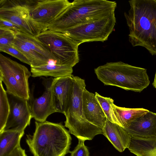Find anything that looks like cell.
I'll use <instances>...</instances> for the list:
<instances>
[{
    "instance_id": "6da1fadb",
    "label": "cell",
    "mask_w": 156,
    "mask_h": 156,
    "mask_svg": "<svg viewBox=\"0 0 156 156\" xmlns=\"http://www.w3.org/2000/svg\"><path fill=\"white\" fill-rule=\"evenodd\" d=\"M124 13L129 30V41L133 47L145 48L156 55V0H131Z\"/></svg>"
},
{
    "instance_id": "7a4b0ae2",
    "label": "cell",
    "mask_w": 156,
    "mask_h": 156,
    "mask_svg": "<svg viewBox=\"0 0 156 156\" xmlns=\"http://www.w3.org/2000/svg\"><path fill=\"white\" fill-rule=\"evenodd\" d=\"M35 125L34 133L26 139L34 156H65L69 153L72 138L62 123L35 121Z\"/></svg>"
},
{
    "instance_id": "3957f363",
    "label": "cell",
    "mask_w": 156,
    "mask_h": 156,
    "mask_svg": "<svg viewBox=\"0 0 156 156\" xmlns=\"http://www.w3.org/2000/svg\"><path fill=\"white\" fill-rule=\"evenodd\" d=\"M116 2L106 0H74L47 27L63 33L80 24L115 13Z\"/></svg>"
},
{
    "instance_id": "277c9868",
    "label": "cell",
    "mask_w": 156,
    "mask_h": 156,
    "mask_svg": "<svg viewBox=\"0 0 156 156\" xmlns=\"http://www.w3.org/2000/svg\"><path fill=\"white\" fill-rule=\"evenodd\" d=\"M98 79L105 85L140 92L149 85L147 69L121 61L107 62L94 69Z\"/></svg>"
},
{
    "instance_id": "5b68a950",
    "label": "cell",
    "mask_w": 156,
    "mask_h": 156,
    "mask_svg": "<svg viewBox=\"0 0 156 156\" xmlns=\"http://www.w3.org/2000/svg\"><path fill=\"white\" fill-rule=\"evenodd\" d=\"M72 78L71 94L64 113L66 118L65 126L78 139L91 140L98 135L103 134V129L89 122L84 115L82 95L86 88L85 80L73 75Z\"/></svg>"
},
{
    "instance_id": "8992f818",
    "label": "cell",
    "mask_w": 156,
    "mask_h": 156,
    "mask_svg": "<svg viewBox=\"0 0 156 156\" xmlns=\"http://www.w3.org/2000/svg\"><path fill=\"white\" fill-rule=\"evenodd\" d=\"M31 73L27 68L0 54V80L5 85L9 94L29 100L28 79Z\"/></svg>"
},
{
    "instance_id": "52a82bcc",
    "label": "cell",
    "mask_w": 156,
    "mask_h": 156,
    "mask_svg": "<svg viewBox=\"0 0 156 156\" xmlns=\"http://www.w3.org/2000/svg\"><path fill=\"white\" fill-rule=\"evenodd\" d=\"M36 36L55 58L56 64L73 68L79 62V45L63 33L46 30Z\"/></svg>"
},
{
    "instance_id": "ba28073f",
    "label": "cell",
    "mask_w": 156,
    "mask_h": 156,
    "mask_svg": "<svg viewBox=\"0 0 156 156\" xmlns=\"http://www.w3.org/2000/svg\"><path fill=\"white\" fill-rule=\"evenodd\" d=\"M116 23L115 13L72 28L63 33L79 45L83 43L108 39Z\"/></svg>"
},
{
    "instance_id": "9c48e42d",
    "label": "cell",
    "mask_w": 156,
    "mask_h": 156,
    "mask_svg": "<svg viewBox=\"0 0 156 156\" xmlns=\"http://www.w3.org/2000/svg\"><path fill=\"white\" fill-rule=\"evenodd\" d=\"M0 18L12 22L27 34L37 36L47 30L33 20L24 0H1Z\"/></svg>"
},
{
    "instance_id": "30bf717a",
    "label": "cell",
    "mask_w": 156,
    "mask_h": 156,
    "mask_svg": "<svg viewBox=\"0 0 156 156\" xmlns=\"http://www.w3.org/2000/svg\"><path fill=\"white\" fill-rule=\"evenodd\" d=\"M30 15L37 23L47 26L70 5L67 0H24Z\"/></svg>"
},
{
    "instance_id": "8fae6325",
    "label": "cell",
    "mask_w": 156,
    "mask_h": 156,
    "mask_svg": "<svg viewBox=\"0 0 156 156\" xmlns=\"http://www.w3.org/2000/svg\"><path fill=\"white\" fill-rule=\"evenodd\" d=\"M11 95L10 112L3 131H24L32 118L30 105L28 100Z\"/></svg>"
},
{
    "instance_id": "7c38bea8",
    "label": "cell",
    "mask_w": 156,
    "mask_h": 156,
    "mask_svg": "<svg viewBox=\"0 0 156 156\" xmlns=\"http://www.w3.org/2000/svg\"><path fill=\"white\" fill-rule=\"evenodd\" d=\"M72 76L55 78L51 81L52 99L56 112L64 113L71 91Z\"/></svg>"
},
{
    "instance_id": "4fadbf2b",
    "label": "cell",
    "mask_w": 156,
    "mask_h": 156,
    "mask_svg": "<svg viewBox=\"0 0 156 156\" xmlns=\"http://www.w3.org/2000/svg\"><path fill=\"white\" fill-rule=\"evenodd\" d=\"M124 129L131 136L156 138V113L149 111L131 121Z\"/></svg>"
},
{
    "instance_id": "5bb4252c",
    "label": "cell",
    "mask_w": 156,
    "mask_h": 156,
    "mask_svg": "<svg viewBox=\"0 0 156 156\" xmlns=\"http://www.w3.org/2000/svg\"><path fill=\"white\" fill-rule=\"evenodd\" d=\"M83 109L86 119L90 123L103 129L106 118L95 95L85 88L82 95Z\"/></svg>"
},
{
    "instance_id": "9a60e30c",
    "label": "cell",
    "mask_w": 156,
    "mask_h": 156,
    "mask_svg": "<svg viewBox=\"0 0 156 156\" xmlns=\"http://www.w3.org/2000/svg\"><path fill=\"white\" fill-rule=\"evenodd\" d=\"M42 95L35 98L30 105L32 118L43 122L51 114L56 112L54 106L51 94V82L46 84Z\"/></svg>"
},
{
    "instance_id": "2e32d148",
    "label": "cell",
    "mask_w": 156,
    "mask_h": 156,
    "mask_svg": "<svg viewBox=\"0 0 156 156\" xmlns=\"http://www.w3.org/2000/svg\"><path fill=\"white\" fill-rule=\"evenodd\" d=\"M103 135L120 152L128 148L131 136L124 128L106 119L103 129Z\"/></svg>"
},
{
    "instance_id": "e0dca14e",
    "label": "cell",
    "mask_w": 156,
    "mask_h": 156,
    "mask_svg": "<svg viewBox=\"0 0 156 156\" xmlns=\"http://www.w3.org/2000/svg\"><path fill=\"white\" fill-rule=\"evenodd\" d=\"M31 76L34 77L41 76L58 78L73 76V68L48 63L37 67H31Z\"/></svg>"
},
{
    "instance_id": "ac0fdd59",
    "label": "cell",
    "mask_w": 156,
    "mask_h": 156,
    "mask_svg": "<svg viewBox=\"0 0 156 156\" xmlns=\"http://www.w3.org/2000/svg\"><path fill=\"white\" fill-rule=\"evenodd\" d=\"M129 150L137 156H156V138L131 136Z\"/></svg>"
},
{
    "instance_id": "d6986e66",
    "label": "cell",
    "mask_w": 156,
    "mask_h": 156,
    "mask_svg": "<svg viewBox=\"0 0 156 156\" xmlns=\"http://www.w3.org/2000/svg\"><path fill=\"white\" fill-rule=\"evenodd\" d=\"M16 38L30 48L48 60L50 62L51 61H53L56 64V60L55 58L48 48L38 40L36 36L19 32L17 33Z\"/></svg>"
},
{
    "instance_id": "ffe728a7",
    "label": "cell",
    "mask_w": 156,
    "mask_h": 156,
    "mask_svg": "<svg viewBox=\"0 0 156 156\" xmlns=\"http://www.w3.org/2000/svg\"><path fill=\"white\" fill-rule=\"evenodd\" d=\"M24 131H3L0 133V156H8L18 145Z\"/></svg>"
},
{
    "instance_id": "44dd1931",
    "label": "cell",
    "mask_w": 156,
    "mask_h": 156,
    "mask_svg": "<svg viewBox=\"0 0 156 156\" xmlns=\"http://www.w3.org/2000/svg\"><path fill=\"white\" fill-rule=\"evenodd\" d=\"M113 109L119 125L123 128L127 127L131 121L150 111L143 108H126L115 105L113 106Z\"/></svg>"
},
{
    "instance_id": "7402d4cb",
    "label": "cell",
    "mask_w": 156,
    "mask_h": 156,
    "mask_svg": "<svg viewBox=\"0 0 156 156\" xmlns=\"http://www.w3.org/2000/svg\"><path fill=\"white\" fill-rule=\"evenodd\" d=\"M12 45L25 56L30 62L31 67L40 66L50 62L48 60L30 48L16 38Z\"/></svg>"
},
{
    "instance_id": "603a6c76",
    "label": "cell",
    "mask_w": 156,
    "mask_h": 156,
    "mask_svg": "<svg viewBox=\"0 0 156 156\" xmlns=\"http://www.w3.org/2000/svg\"><path fill=\"white\" fill-rule=\"evenodd\" d=\"M7 94L0 80V133L5 127L10 110Z\"/></svg>"
},
{
    "instance_id": "cb8c5ba5",
    "label": "cell",
    "mask_w": 156,
    "mask_h": 156,
    "mask_svg": "<svg viewBox=\"0 0 156 156\" xmlns=\"http://www.w3.org/2000/svg\"><path fill=\"white\" fill-rule=\"evenodd\" d=\"M95 94L105 114L106 119L119 125L113 109L114 100L110 98L102 96L97 92H96Z\"/></svg>"
},
{
    "instance_id": "d4e9b609",
    "label": "cell",
    "mask_w": 156,
    "mask_h": 156,
    "mask_svg": "<svg viewBox=\"0 0 156 156\" xmlns=\"http://www.w3.org/2000/svg\"><path fill=\"white\" fill-rule=\"evenodd\" d=\"M17 33L7 28L0 27V46L12 45L16 38Z\"/></svg>"
},
{
    "instance_id": "484cf974",
    "label": "cell",
    "mask_w": 156,
    "mask_h": 156,
    "mask_svg": "<svg viewBox=\"0 0 156 156\" xmlns=\"http://www.w3.org/2000/svg\"><path fill=\"white\" fill-rule=\"evenodd\" d=\"M0 51L9 54L21 62L30 65V62L23 54L12 45L1 46Z\"/></svg>"
},
{
    "instance_id": "4316f807",
    "label": "cell",
    "mask_w": 156,
    "mask_h": 156,
    "mask_svg": "<svg viewBox=\"0 0 156 156\" xmlns=\"http://www.w3.org/2000/svg\"><path fill=\"white\" fill-rule=\"evenodd\" d=\"M78 143L73 150L70 151V156H89V151L84 144L85 140L78 139Z\"/></svg>"
},
{
    "instance_id": "83f0119b",
    "label": "cell",
    "mask_w": 156,
    "mask_h": 156,
    "mask_svg": "<svg viewBox=\"0 0 156 156\" xmlns=\"http://www.w3.org/2000/svg\"><path fill=\"white\" fill-rule=\"evenodd\" d=\"M0 27L7 28L16 32H21L20 28L12 22L0 18Z\"/></svg>"
},
{
    "instance_id": "f1b7e54d",
    "label": "cell",
    "mask_w": 156,
    "mask_h": 156,
    "mask_svg": "<svg viewBox=\"0 0 156 156\" xmlns=\"http://www.w3.org/2000/svg\"><path fill=\"white\" fill-rule=\"evenodd\" d=\"M8 156H27L25 151L22 149L16 148Z\"/></svg>"
},
{
    "instance_id": "f546056e",
    "label": "cell",
    "mask_w": 156,
    "mask_h": 156,
    "mask_svg": "<svg viewBox=\"0 0 156 156\" xmlns=\"http://www.w3.org/2000/svg\"><path fill=\"white\" fill-rule=\"evenodd\" d=\"M153 87L156 89V71L155 75L154 80L152 83Z\"/></svg>"
},
{
    "instance_id": "4dcf8cb0",
    "label": "cell",
    "mask_w": 156,
    "mask_h": 156,
    "mask_svg": "<svg viewBox=\"0 0 156 156\" xmlns=\"http://www.w3.org/2000/svg\"></svg>"
}]
</instances>
